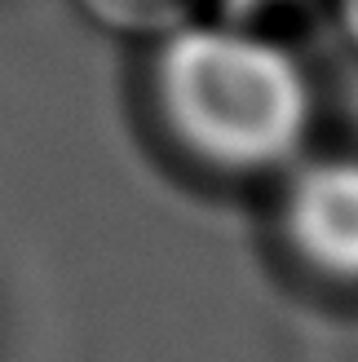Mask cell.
<instances>
[{"instance_id":"6da1fadb","label":"cell","mask_w":358,"mask_h":362,"mask_svg":"<svg viewBox=\"0 0 358 362\" xmlns=\"http://www.w3.org/2000/svg\"><path fill=\"white\" fill-rule=\"evenodd\" d=\"M159 124L212 173H265L310 124L296 62L253 35L186 31L159 53Z\"/></svg>"},{"instance_id":"7a4b0ae2","label":"cell","mask_w":358,"mask_h":362,"mask_svg":"<svg viewBox=\"0 0 358 362\" xmlns=\"http://www.w3.org/2000/svg\"><path fill=\"white\" fill-rule=\"evenodd\" d=\"M288 234L323 274L358 279V164H323L288 199Z\"/></svg>"},{"instance_id":"3957f363","label":"cell","mask_w":358,"mask_h":362,"mask_svg":"<svg viewBox=\"0 0 358 362\" xmlns=\"http://www.w3.org/2000/svg\"><path fill=\"white\" fill-rule=\"evenodd\" d=\"M80 5L98 18V23L115 27V31H133V35H155V31H173L195 13L200 0H80Z\"/></svg>"},{"instance_id":"277c9868","label":"cell","mask_w":358,"mask_h":362,"mask_svg":"<svg viewBox=\"0 0 358 362\" xmlns=\"http://www.w3.org/2000/svg\"><path fill=\"white\" fill-rule=\"evenodd\" d=\"M336 9H341V27L350 35V45L358 49V0H336Z\"/></svg>"}]
</instances>
